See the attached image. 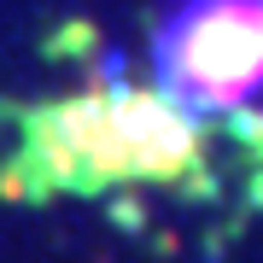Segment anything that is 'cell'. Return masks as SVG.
<instances>
[{"label": "cell", "mask_w": 263, "mask_h": 263, "mask_svg": "<svg viewBox=\"0 0 263 263\" xmlns=\"http://www.w3.org/2000/svg\"><path fill=\"white\" fill-rule=\"evenodd\" d=\"M199 158H205L199 117L181 111L164 88L100 82L24 111V141L6 164V193L59 199L100 193L117 181H187Z\"/></svg>", "instance_id": "obj_1"}, {"label": "cell", "mask_w": 263, "mask_h": 263, "mask_svg": "<svg viewBox=\"0 0 263 263\" xmlns=\"http://www.w3.org/2000/svg\"><path fill=\"white\" fill-rule=\"evenodd\" d=\"M152 76L193 117L252 105L263 94V0H170L152 24Z\"/></svg>", "instance_id": "obj_2"}, {"label": "cell", "mask_w": 263, "mask_h": 263, "mask_svg": "<svg viewBox=\"0 0 263 263\" xmlns=\"http://www.w3.org/2000/svg\"><path fill=\"white\" fill-rule=\"evenodd\" d=\"M252 152L263 158V123H252ZM257 199H263V170H257Z\"/></svg>", "instance_id": "obj_3"}]
</instances>
